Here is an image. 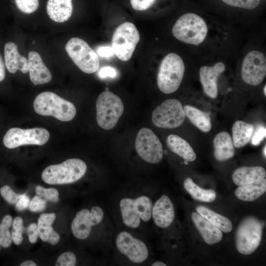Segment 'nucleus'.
I'll use <instances>...</instances> for the list:
<instances>
[{
    "mask_svg": "<svg viewBox=\"0 0 266 266\" xmlns=\"http://www.w3.org/2000/svg\"><path fill=\"white\" fill-rule=\"evenodd\" d=\"M33 108L39 115L53 116L63 122L72 120L76 113L72 103L49 91L42 92L36 97Z\"/></svg>",
    "mask_w": 266,
    "mask_h": 266,
    "instance_id": "obj_1",
    "label": "nucleus"
},
{
    "mask_svg": "<svg viewBox=\"0 0 266 266\" xmlns=\"http://www.w3.org/2000/svg\"><path fill=\"white\" fill-rule=\"evenodd\" d=\"M86 170L87 165L83 161L72 158L61 164L47 166L42 171L41 178L50 185L70 184L80 179Z\"/></svg>",
    "mask_w": 266,
    "mask_h": 266,
    "instance_id": "obj_2",
    "label": "nucleus"
},
{
    "mask_svg": "<svg viewBox=\"0 0 266 266\" xmlns=\"http://www.w3.org/2000/svg\"><path fill=\"white\" fill-rule=\"evenodd\" d=\"M185 65L177 54L170 53L163 59L157 75V84L164 93L169 94L176 91L183 78Z\"/></svg>",
    "mask_w": 266,
    "mask_h": 266,
    "instance_id": "obj_3",
    "label": "nucleus"
},
{
    "mask_svg": "<svg viewBox=\"0 0 266 266\" xmlns=\"http://www.w3.org/2000/svg\"><path fill=\"white\" fill-rule=\"evenodd\" d=\"M172 32L174 36L179 40L197 45L205 39L208 28L201 17L194 13H188L179 18L172 28Z\"/></svg>",
    "mask_w": 266,
    "mask_h": 266,
    "instance_id": "obj_4",
    "label": "nucleus"
},
{
    "mask_svg": "<svg viewBox=\"0 0 266 266\" xmlns=\"http://www.w3.org/2000/svg\"><path fill=\"white\" fill-rule=\"evenodd\" d=\"M124 110L121 99L110 91L101 93L96 101V118L98 125L110 130L117 124Z\"/></svg>",
    "mask_w": 266,
    "mask_h": 266,
    "instance_id": "obj_5",
    "label": "nucleus"
},
{
    "mask_svg": "<svg viewBox=\"0 0 266 266\" xmlns=\"http://www.w3.org/2000/svg\"><path fill=\"white\" fill-rule=\"evenodd\" d=\"M120 207L124 224L128 227L136 229L140 225L141 220L144 222L150 220L153 203L149 197L141 196L136 199H122Z\"/></svg>",
    "mask_w": 266,
    "mask_h": 266,
    "instance_id": "obj_6",
    "label": "nucleus"
},
{
    "mask_svg": "<svg viewBox=\"0 0 266 266\" xmlns=\"http://www.w3.org/2000/svg\"><path fill=\"white\" fill-rule=\"evenodd\" d=\"M263 228V223L254 217L241 222L235 236L236 247L240 254L248 255L256 251L261 241Z\"/></svg>",
    "mask_w": 266,
    "mask_h": 266,
    "instance_id": "obj_7",
    "label": "nucleus"
},
{
    "mask_svg": "<svg viewBox=\"0 0 266 266\" xmlns=\"http://www.w3.org/2000/svg\"><path fill=\"white\" fill-rule=\"evenodd\" d=\"M65 48L69 57L83 72L92 73L99 69L100 60L98 54L83 39L72 37L68 41Z\"/></svg>",
    "mask_w": 266,
    "mask_h": 266,
    "instance_id": "obj_8",
    "label": "nucleus"
},
{
    "mask_svg": "<svg viewBox=\"0 0 266 266\" xmlns=\"http://www.w3.org/2000/svg\"><path fill=\"white\" fill-rule=\"evenodd\" d=\"M139 40V32L133 23L127 22L121 24L112 36V48L114 53L120 60L129 61Z\"/></svg>",
    "mask_w": 266,
    "mask_h": 266,
    "instance_id": "obj_9",
    "label": "nucleus"
},
{
    "mask_svg": "<svg viewBox=\"0 0 266 266\" xmlns=\"http://www.w3.org/2000/svg\"><path fill=\"white\" fill-rule=\"evenodd\" d=\"M186 117L181 102L176 99H168L153 111L152 121L154 125L161 128L174 129L180 126Z\"/></svg>",
    "mask_w": 266,
    "mask_h": 266,
    "instance_id": "obj_10",
    "label": "nucleus"
},
{
    "mask_svg": "<svg viewBox=\"0 0 266 266\" xmlns=\"http://www.w3.org/2000/svg\"><path fill=\"white\" fill-rule=\"evenodd\" d=\"M49 137V132L44 128H12L5 134L3 143L6 147L13 149L24 145H42L48 141Z\"/></svg>",
    "mask_w": 266,
    "mask_h": 266,
    "instance_id": "obj_11",
    "label": "nucleus"
},
{
    "mask_svg": "<svg viewBox=\"0 0 266 266\" xmlns=\"http://www.w3.org/2000/svg\"><path fill=\"white\" fill-rule=\"evenodd\" d=\"M135 147L139 157L147 163L157 164L163 158L164 151L162 143L150 129L143 128L139 130L136 136Z\"/></svg>",
    "mask_w": 266,
    "mask_h": 266,
    "instance_id": "obj_12",
    "label": "nucleus"
},
{
    "mask_svg": "<svg viewBox=\"0 0 266 266\" xmlns=\"http://www.w3.org/2000/svg\"><path fill=\"white\" fill-rule=\"evenodd\" d=\"M266 75V59L263 53L252 51L245 57L241 67V76L244 82L251 85L260 84Z\"/></svg>",
    "mask_w": 266,
    "mask_h": 266,
    "instance_id": "obj_13",
    "label": "nucleus"
},
{
    "mask_svg": "<svg viewBox=\"0 0 266 266\" xmlns=\"http://www.w3.org/2000/svg\"><path fill=\"white\" fill-rule=\"evenodd\" d=\"M104 217L102 209L98 206L90 211L83 209L78 211L71 224L73 235L79 239H85L90 235L92 227L101 223Z\"/></svg>",
    "mask_w": 266,
    "mask_h": 266,
    "instance_id": "obj_14",
    "label": "nucleus"
},
{
    "mask_svg": "<svg viewBox=\"0 0 266 266\" xmlns=\"http://www.w3.org/2000/svg\"><path fill=\"white\" fill-rule=\"evenodd\" d=\"M119 251L134 263H141L148 258L149 252L146 244L127 232H120L116 239Z\"/></svg>",
    "mask_w": 266,
    "mask_h": 266,
    "instance_id": "obj_15",
    "label": "nucleus"
},
{
    "mask_svg": "<svg viewBox=\"0 0 266 266\" xmlns=\"http://www.w3.org/2000/svg\"><path fill=\"white\" fill-rule=\"evenodd\" d=\"M225 70V66L222 62H218L212 66H202L200 68V80L204 92L211 98L217 96V80Z\"/></svg>",
    "mask_w": 266,
    "mask_h": 266,
    "instance_id": "obj_16",
    "label": "nucleus"
},
{
    "mask_svg": "<svg viewBox=\"0 0 266 266\" xmlns=\"http://www.w3.org/2000/svg\"><path fill=\"white\" fill-rule=\"evenodd\" d=\"M152 216L155 224L161 228L168 227L175 217L174 206L168 196H162L152 207Z\"/></svg>",
    "mask_w": 266,
    "mask_h": 266,
    "instance_id": "obj_17",
    "label": "nucleus"
},
{
    "mask_svg": "<svg viewBox=\"0 0 266 266\" xmlns=\"http://www.w3.org/2000/svg\"><path fill=\"white\" fill-rule=\"evenodd\" d=\"M28 62L30 78L34 85L46 84L51 81L52 78L51 73L38 52H30Z\"/></svg>",
    "mask_w": 266,
    "mask_h": 266,
    "instance_id": "obj_18",
    "label": "nucleus"
},
{
    "mask_svg": "<svg viewBox=\"0 0 266 266\" xmlns=\"http://www.w3.org/2000/svg\"><path fill=\"white\" fill-rule=\"evenodd\" d=\"M4 57L5 66L10 73H15L17 70L23 73L28 72V59L19 53L15 43L8 42L5 44Z\"/></svg>",
    "mask_w": 266,
    "mask_h": 266,
    "instance_id": "obj_19",
    "label": "nucleus"
},
{
    "mask_svg": "<svg viewBox=\"0 0 266 266\" xmlns=\"http://www.w3.org/2000/svg\"><path fill=\"white\" fill-rule=\"evenodd\" d=\"M191 217L197 230L207 244L212 245L222 240L223 233L220 229L198 213L193 212Z\"/></svg>",
    "mask_w": 266,
    "mask_h": 266,
    "instance_id": "obj_20",
    "label": "nucleus"
},
{
    "mask_svg": "<svg viewBox=\"0 0 266 266\" xmlns=\"http://www.w3.org/2000/svg\"><path fill=\"white\" fill-rule=\"evenodd\" d=\"M266 176V170L262 166H243L234 171L232 179L235 185L239 186L261 180Z\"/></svg>",
    "mask_w": 266,
    "mask_h": 266,
    "instance_id": "obj_21",
    "label": "nucleus"
},
{
    "mask_svg": "<svg viewBox=\"0 0 266 266\" xmlns=\"http://www.w3.org/2000/svg\"><path fill=\"white\" fill-rule=\"evenodd\" d=\"M73 11L72 0H48L46 11L49 18L58 23L67 21Z\"/></svg>",
    "mask_w": 266,
    "mask_h": 266,
    "instance_id": "obj_22",
    "label": "nucleus"
},
{
    "mask_svg": "<svg viewBox=\"0 0 266 266\" xmlns=\"http://www.w3.org/2000/svg\"><path fill=\"white\" fill-rule=\"evenodd\" d=\"M56 217L55 213L41 214L38 218L37 229L40 238L44 242L54 245L60 240V235L52 226Z\"/></svg>",
    "mask_w": 266,
    "mask_h": 266,
    "instance_id": "obj_23",
    "label": "nucleus"
},
{
    "mask_svg": "<svg viewBox=\"0 0 266 266\" xmlns=\"http://www.w3.org/2000/svg\"><path fill=\"white\" fill-rule=\"evenodd\" d=\"M214 155L219 161H224L233 158L234 148L231 135L226 132L217 134L213 140Z\"/></svg>",
    "mask_w": 266,
    "mask_h": 266,
    "instance_id": "obj_24",
    "label": "nucleus"
},
{
    "mask_svg": "<svg viewBox=\"0 0 266 266\" xmlns=\"http://www.w3.org/2000/svg\"><path fill=\"white\" fill-rule=\"evenodd\" d=\"M169 149L188 162H193L197 155L190 144L185 139L175 134L169 135L166 139Z\"/></svg>",
    "mask_w": 266,
    "mask_h": 266,
    "instance_id": "obj_25",
    "label": "nucleus"
},
{
    "mask_svg": "<svg viewBox=\"0 0 266 266\" xmlns=\"http://www.w3.org/2000/svg\"><path fill=\"white\" fill-rule=\"evenodd\" d=\"M266 191V179L249 184L239 186L235 191L236 197L245 201H254L262 196Z\"/></svg>",
    "mask_w": 266,
    "mask_h": 266,
    "instance_id": "obj_26",
    "label": "nucleus"
},
{
    "mask_svg": "<svg viewBox=\"0 0 266 266\" xmlns=\"http://www.w3.org/2000/svg\"><path fill=\"white\" fill-rule=\"evenodd\" d=\"M254 130L252 124L240 120L235 121L232 128L233 146L236 148L245 146L250 141Z\"/></svg>",
    "mask_w": 266,
    "mask_h": 266,
    "instance_id": "obj_27",
    "label": "nucleus"
},
{
    "mask_svg": "<svg viewBox=\"0 0 266 266\" xmlns=\"http://www.w3.org/2000/svg\"><path fill=\"white\" fill-rule=\"evenodd\" d=\"M184 110L191 123L203 132L207 133L212 129L209 115L194 106L186 105Z\"/></svg>",
    "mask_w": 266,
    "mask_h": 266,
    "instance_id": "obj_28",
    "label": "nucleus"
},
{
    "mask_svg": "<svg viewBox=\"0 0 266 266\" xmlns=\"http://www.w3.org/2000/svg\"><path fill=\"white\" fill-rule=\"evenodd\" d=\"M196 210L201 216L224 233H229L233 229L232 222L227 217L220 215L209 208L199 205Z\"/></svg>",
    "mask_w": 266,
    "mask_h": 266,
    "instance_id": "obj_29",
    "label": "nucleus"
},
{
    "mask_svg": "<svg viewBox=\"0 0 266 266\" xmlns=\"http://www.w3.org/2000/svg\"><path fill=\"white\" fill-rule=\"evenodd\" d=\"M185 190L195 200L209 202L213 201L216 197V193L213 190H205L199 187L190 177L184 182Z\"/></svg>",
    "mask_w": 266,
    "mask_h": 266,
    "instance_id": "obj_30",
    "label": "nucleus"
},
{
    "mask_svg": "<svg viewBox=\"0 0 266 266\" xmlns=\"http://www.w3.org/2000/svg\"><path fill=\"white\" fill-rule=\"evenodd\" d=\"M12 217L10 215H5L0 224V249L9 247L12 242L11 234L9 228L12 224Z\"/></svg>",
    "mask_w": 266,
    "mask_h": 266,
    "instance_id": "obj_31",
    "label": "nucleus"
},
{
    "mask_svg": "<svg viewBox=\"0 0 266 266\" xmlns=\"http://www.w3.org/2000/svg\"><path fill=\"white\" fill-rule=\"evenodd\" d=\"M12 230L11 233L12 241L17 245L23 241V233L24 232L23 221L20 217H15L12 222Z\"/></svg>",
    "mask_w": 266,
    "mask_h": 266,
    "instance_id": "obj_32",
    "label": "nucleus"
},
{
    "mask_svg": "<svg viewBox=\"0 0 266 266\" xmlns=\"http://www.w3.org/2000/svg\"><path fill=\"white\" fill-rule=\"evenodd\" d=\"M17 8L22 12L30 14L35 12L38 8V0H14Z\"/></svg>",
    "mask_w": 266,
    "mask_h": 266,
    "instance_id": "obj_33",
    "label": "nucleus"
},
{
    "mask_svg": "<svg viewBox=\"0 0 266 266\" xmlns=\"http://www.w3.org/2000/svg\"><path fill=\"white\" fill-rule=\"evenodd\" d=\"M37 195L43 197L45 199L53 202L59 200V192L53 188H45L41 186H37L35 188Z\"/></svg>",
    "mask_w": 266,
    "mask_h": 266,
    "instance_id": "obj_34",
    "label": "nucleus"
},
{
    "mask_svg": "<svg viewBox=\"0 0 266 266\" xmlns=\"http://www.w3.org/2000/svg\"><path fill=\"white\" fill-rule=\"evenodd\" d=\"M227 4L247 9H252L257 7L260 0H222Z\"/></svg>",
    "mask_w": 266,
    "mask_h": 266,
    "instance_id": "obj_35",
    "label": "nucleus"
},
{
    "mask_svg": "<svg viewBox=\"0 0 266 266\" xmlns=\"http://www.w3.org/2000/svg\"><path fill=\"white\" fill-rule=\"evenodd\" d=\"M76 263L75 254L71 252L62 253L57 259L56 266H74Z\"/></svg>",
    "mask_w": 266,
    "mask_h": 266,
    "instance_id": "obj_36",
    "label": "nucleus"
},
{
    "mask_svg": "<svg viewBox=\"0 0 266 266\" xmlns=\"http://www.w3.org/2000/svg\"><path fill=\"white\" fill-rule=\"evenodd\" d=\"M0 193L3 198L9 204H15L20 194H16L8 185L2 187L0 189Z\"/></svg>",
    "mask_w": 266,
    "mask_h": 266,
    "instance_id": "obj_37",
    "label": "nucleus"
},
{
    "mask_svg": "<svg viewBox=\"0 0 266 266\" xmlns=\"http://www.w3.org/2000/svg\"><path fill=\"white\" fill-rule=\"evenodd\" d=\"M46 207V200L42 197L36 195L30 200L29 206L30 210L33 212L43 211Z\"/></svg>",
    "mask_w": 266,
    "mask_h": 266,
    "instance_id": "obj_38",
    "label": "nucleus"
},
{
    "mask_svg": "<svg viewBox=\"0 0 266 266\" xmlns=\"http://www.w3.org/2000/svg\"><path fill=\"white\" fill-rule=\"evenodd\" d=\"M156 0H131L133 8L136 10L143 11L151 7Z\"/></svg>",
    "mask_w": 266,
    "mask_h": 266,
    "instance_id": "obj_39",
    "label": "nucleus"
},
{
    "mask_svg": "<svg viewBox=\"0 0 266 266\" xmlns=\"http://www.w3.org/2000/svg\"><path fill=\"white\" fill-rule=\"evenodd\" d=\"M266 129L263 126H259L256 129L254 134H252L251 139L253 145L256 146L260 144L261 142L266 137Z\"/></svg>",
    "mask_w": 266,
    "mask_h": 266,
    "instance_id": "obj_40",
    "label": "nucleus"
},
{
    "mask_svg": "<svg viewBox=\"0 0 266 266\" xmlns=\"http://www.w3.org/2000/svg\"><path fill=\"white\" fill-rule=\"evenodd\" d=\"M27 233L30 242L33 244L36 243L39 237L37 225L34 223L31 224L27 228Z\"/></svg>",
    "mask_w": 266,
    "mask_h": 266,
    "instance_id": "obj_41",
    "label": "nucleus"
},
{
    "mask_svg": "<svg viewBox=\"0 0 266 266\" xmlns=\"http://www.w3.org/2000/svg\"><path fill=\"white\" fill-rule=\"evenodd\" d=\"M30 202L29 197L26 193L20 194L17 201L15 203L16 208L19 211H23L29 207Z\"/></svg>",
    "mask_w": 266,
    "mask_h": 266,
    "instance_id": "obj_42",
    "label": "nucleus"
},
{
    "mask_svg": "<svg viewBox=\"0 0 266 266\" xmlns=\"http://www.w3.org/2000/svg\"><path fill=\"white\" fill-rule=\"evenodd\" d=\"M115 69L111 66H104L100 69L99 72V75L101 78L110 77L113 78L116 75Z\"/></svg>",
    "mask_w": 266,
    "mask_h": 266,
    "instance_id": "obj_43",
    "label": "nucleus"
},
{
    "mask_svg": "<svg viewBox=\"0 0 266 266\" xmlns=\"http://www.w3.org/2000/svg\"><path fill=\"white\" fill-rule=\"evenodd\" d=\"M98 54L103 57H109L114 53L112 47L102 46L98 49Z\"/></svg>",
    "mask_w": 266,
    "mask_h": 266,
    "instance_id": "obj_44",
    "label": "nucleus"
},
{
    "mask_svg": "<svg viewBox=\"0 0 266 266\" xmlns=\"http://www.w3.org/2000/svg\"><path fill=\"white\" fill-rule=\"evenodd\" d=\"M5 76V66L2 59L0 55V82L4 79Z\"/></svg>",
    "mask_w": 266,
    "mask_h": 266,
    "instance_id": "obj_45",
    "label": "nucleus"
},
{
    "mask_svg": "<svg viewBox=\"0 0 266 266\" xmlns=\"http://www.w3.org/2000/svg\"><path fill=\"white\" fill-rule=\"evenodd\" d=\"M20 266H36V264L31 260H27L22 262L20 265Z\"/></svg>",
    "mask_w": 266,
    "mask_h": 266,
    "instance_id": "obj_46",
    "label": "nucleus"
},
{
    "mask_svg": "<svg viewBox=\"0 0 266 266\" xmlns=\"http://www.w3.org/2000/svg\"><path fill=\"white\" fill-rule=\"evenodd\" d=\"M152 266H166V265L163 262L158 261V262H156L153 263Z\"/></svg>",
    "mask_w": 266,
    "mask_h": 266,
    "instance_id": "obj_47",
    "label": "nucleus"
},
{
    "mask_svg": "<svg viewBox=\"0 0 266 266\" xmlns=\"http://www.w3.org/2000/svg\"><path fill=\"white\" fill-rule=\"evenodd\" d=\"M266 146L265 145L264 148V151H263L264 155L265 158H266Z\"/></svg>",
    "mask_w": 266,
    "mask_h": 266,
    "instance_id": "obj_48",
    "label": "nucleus"
},
{
    "mask_svg": "<svg viewBox=\"0 0 266 266\" xmlns=\"http://www.w3.org/2000/svg\"><path fill=\"white\" fill-rule=\"evenodd\" d=\"M266 86L265 85V87H264V94H265V95L266 96Z\"/></svg>",
    "mask_w": 266,
    "mask_h": 266,
    "instance_id": "obj_49",
    "label": "nucleus"
}]
</instances>
